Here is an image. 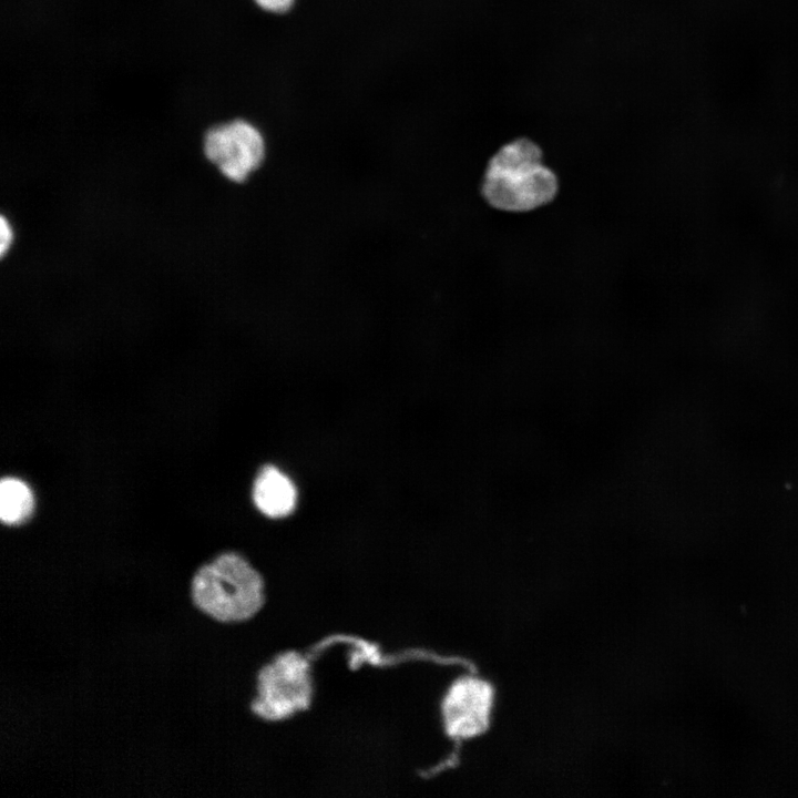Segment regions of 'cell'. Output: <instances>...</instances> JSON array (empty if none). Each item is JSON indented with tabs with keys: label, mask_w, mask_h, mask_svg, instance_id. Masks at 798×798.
<instances>
[{
	"label": "cell",
	"mask_w": 798,
	"mask_h": 798,
	"mask_svg": "<svg viewBox=\"0 0 798 798\" xmlns=\"http://www.w3.org/2000/svg\"><path fill=\"white\" fill-rule=\"evenodd\" d=\"M559 191L555 173L542 160L540 147L520 139L503 145L489 160L481 195L495 209L524 213L552 202Z\"/></svg>",
	"instance_id": "1"
},
{
	"label": "cell",
	"mask_w": 798,
	"mask_h": 798,
	"mask_svg": "<svg viewBox=\"0 0 798 798\" xmlns=\"http://www.w3.org/2000/svg\"><path fill=\"white\" fill-rule=\"evenodd\" d=\"M196 610L222 624L253 618L266 602L260 573L239 553L224 552L202 565L190 584Z\"/></svg>",
	"instance_id": "2"
},
{
	"label": "cell",
	"mask_w": 798,
	"mask_h": 798,
	"mask_svg": "<svg viewBox=\"0 0 798 798\" xmlns=\"http://www.w3.org/2000/svg\"><path fill=\"white\" fill-rule=\"evenodd\" d=\"M313 694L310 663L301 653L288 649L259 668L250 710L266 722H283L306 710Z\"/></svg>",
	"instance_id": "3"
},
{
	"label": "cell",
	"mask_w": 798,
	"mask_h": 798,
	"mask_svg": "<svg viewBox=\"0 0 798 798\" xmlns=\"http://www.w3.org/2000/svg\"><path fill=\"white\" fill-rule=\"evenodd\" d=\"M204 154L226 181L242 185L264 170L267 146L255 125L234 120L207 131Z\"/></svg>",
	"instance_id": "4"
},
{
	"label": "cell",
	"mask_w": 798,
	"mask_h": 798,
	"mask_svg": "<svg viewBox=\"0 0 798 798\" xmlns=\"http://www.w3.org/2000/svg\"><path fill=\"white\" fill-rule=\"evenodd\" d=\"M493 699V689L483 678L473 674L454 678L439 706L444 735L454 740L479 736L488 727Z\"/></svg>",
	"instance_id": "5"
},
{
	"label": "cell",
	"mask_w": 798,
	"mask_h": 798,
	"mask_svg": "<svg viewBox=\"0 0 798 798\" xmlns=\"http://www.w3.org/2000/svg\"><path fill=\"white\" fill-rule=\"evenodd\" d=\"M253 501L267 518L289 515L297 504V489L291 479L275 466L263 467L253 484Z\"/></svg>",
	"instance_id": "6"
},
{
	"label": "cell",
	"mask_w": 798,
	"mask_h": 798,
	"mask_svg": "<svg viewBox=\"0 0 798 798\" xmlns=\"http://www.w3.org/2000/svg\"><path fill=\"white\" fill-rule=\"evenodd\" d=\"M34 499L30 488L16 478H4L0 483V518L9 525L20 524L32 513Z\"/></svg>",
	"instance_id": "7"
},
{
	"label": "cell",
	"mask_w": 798,
	"mask_h": 798,
	"mask_svg": "<svg viewBox=\"0 0 798 798\" xmlns=\"http://www.w3.org/2000/svg\"><path fill=\"white\" fill-rule=\"evenodd\" d=\"M13 242V228L10 222L1 216L0 219V254L2 257L9 252Z\"/></svg>",
	"instance_id": "8"
},
{
	"label": "cell",
	"mask_w": 798,
	"mask_h": 798,
	"mask_svg": "<svg viewBox=\"0 0 798 798\" xmlns=\"http://www.w3.org/2000/svg\"><path fill=\"white\" fill-rule=\"evenodd\" d=\"M255 1L260 8L265 9L267 11L278 12V13L287 11L294 2V0H255Z\"/></svg>",
	"instance_id": "9"
}]
</instances>
